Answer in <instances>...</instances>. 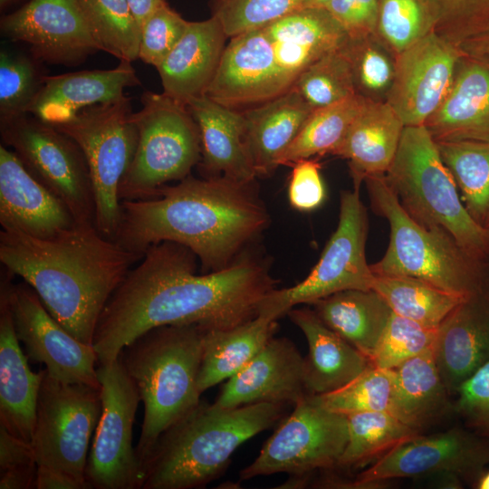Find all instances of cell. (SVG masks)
Returning <instances> with one entry per match:
<instances>
[{"instance_id":"obj_39","label":"cell","mask_w":489,"mask_h":489,"mask_svg":"<svg viewBox=\"0 0 489 489\" xmlns=\"http://www.w3.org/2000/svg\"><path fill=\"white\" fill-rule=\"evenodd\" d=\"M79 4L101 51L120 61L139 59L141 26L128 0H79Z\"/></svg>"},{"instance_id":"obj_1","label":"cell","mask_w":489,"mask_h":489,"mask_svg":"<svg viewBox=\"0 0 489 489\" xmlns=\"http://www.w3.org/2000/svg\"><path fill=\"white\" fill-rule=\"evenodd\" d=\"M196 254L169 241L151 245L107 302L92 345L98 363L119 358L139 336L159 326L197 323L228 329L258 315L275 288L265 264L242 253L228 266L197 274Z\"/></svg>"},{"instance_id":"obj_9","label":"cell","mask_w":489,"mask_h":489,"mask_svg":"<svg viewBox=\"0 0 489 489\" xmlns=\"http://www.w3.org/2000/svg\"><path fill=\"white\" fill-rule=\"evenodd\" d=\"M130 98L92 105L68 121L53 125L81 148L86 158L94 193V224L113 239L121 218L120 182L129 169L138 143L131 119Z\"/></svg>"},{"instance_id":"obj_11","label":"cell","mask_w":489,"mask_h":489,"mask_svg":"<svg viewBox=\"0 0 489 489\" xmlns=\"http://www.w3.org/2000/svg\"><path fill=\"white\" fill-rule=\"evenodd\" d=\"M101 412V388L65 383L43 369L31 441L37 465L87 481L88 449Z\"/></svg>"},{"instance_id":"obj_25","label":"cell","mask_w":489,"mask_h":489,"mask_svg":"<svg viewBox=\"0 0 489 489\" xmlns=\"http://www.w3.org/2000/svg\"><path fill=\"white\" fill-rule=\"evenodd\" d=\"M229 39L220 21L211 16L189 22L185 34L158 71L163 93L187 105L205 95Z\"/></svg>"},{"instance_id":"obj_12","label":"cell","mask_w":489,"mask_h":489,"mask_svg":"<svg viewBox=\"0 0 489 489\" xmlns=\"http://www.w3.org/2000/svg\"><path fill=\"white\" fill-rule=\"evenodd\" d=\"M240 472L241 480L286 473L301 479L337 466L348 442L347 415L330 410L317 395H306Z\"/></svg>"},{"instance_id":"obj_28","label":"cell","mask_w":489,"mask_h":489,"mask_svg":"<svg viewBox=\"0 0 489 489\" xmlns=\"http://www.w3.org/2000/svg\"><path fill=\"white\" fill-rule=\"evenodd\" d=\"M277 64L293 84L297 77L348 38L326 8H298L264 27Z\"/></svg>"},{"instance_id":"obj_30","label":"cell","mask_w":489,"mask_h":489,"mask_svg":"<svg viewBox=\"0 0 489 489\" xmlns=\"http://www.w3.org/2000/svg\"><path fill=\"white\" fill-rule=\"evenodd\" d=\"M313 110L291 88L266 102L242 111L244 143L256 176H269Z\"/></svg>"},{"instance_id":"obj_52","label":"cell","mask_w":489,"mask_h":489,"mask_svg":"<svg viewBox=\"0 0 489 489\" xmlns=\"http://www.w3.org/2000/svg\"><path fill=\"white\" fill-rule=\"evenodd\" d=\"M29 465H37L32 444L0 425V472Z\"/></svg>"},{"instance_id":"obj_20","label":"cell","mask_w":489,"mask_h":489,"mask_svg":"<svg viewBox=\"0 0 489 489\" xmlns=\"http://www.w3.org/2000/svg\"><path fill=\"white\" fill-rule=\"evenodd\" d=\"M304 359L287 338H271L236 374L228 379L214 404L232 408L255 403L294 406L306 395Z\"/></svg>"},{"instance_id":"obj_45","label":"cell","mask_w":489,"mask_h":489,"mask_svg":"<svg viewBox=\"0 0 489 489\" xmlns=\"http://www.w3.org/2000/svg\"><path fill=\"white\" fill-rule=\"evenodd\" d=\"M437 328H430L392 312L390 319L369 359L374 367L394 369L434 347Z\"/></svg>"},{"instance_id":"obj_37","label":"cell","mask_w":489,"mask_h":489,"mask_svg":"<svg viewBox=\"0 0 489 489\" xmlns=\"http://www.w3.org/2000/svg\"><path fill=\"white\" fill-rule=\"evenodd\" d=\"M471 216L489 227V141H436Z\"/></svg>"},{"instance_id":"obj_50","label":"cell","mask_w":489,"mask_h":489,"mask_svg":"<svg viewBox=\"0 0 489 489\" xmlns=\"http://www.w3.org/2000/svg\"><path fill=\"white\" fill-rule=\"evenodd\" d=\"M288 185L290 205L301 212L319 208L326 198V187L321 174V165L315 158L294 163Z\"/></svg>"},{"instance_id":"obj_53","label":"cell","mask_w":489,"mask_h":489,"mask_svg":"<svg viewBox=\"0 0 489 489\" xmlns=\"http://www.w3.org/2000/svg\"><path fill=\"white\" fill-rule=\"evenodd\" d=\"M91 485L75 476L53 468L38 465L36 489H90Z\"/></svg>"},{"instance_id":"obj_24","label":"cell","mask_w":489,"mask_h":489,"mask_svg":"<svg viewBox=\"0 0 489 489\" xmlns=\"http://www.w3.org/2000/svg\"><path fill=\"white\" fill-rule=\"evenodd\" d=\"M120 62L109 70L45 76L27 113L57 125L70 120L85 108L120 100L127 88L141 83L131 62Z\"/></svg>"},{"instance_id":"obj_56","label":"cell","mask_w":489,"mask_h":489,"mask_svg":"<svg viewBox=\"0 0 489 489\" xmlns=\"http://www.w3.org/2000/svg\"><path fill=\"white\" fill-rule=\"evenodd\" d=\"M140 26L156 9L167 4V0H128Z\"/></svg>"},{"instance_id":"obj_54","label":"cell","mask_w":489,"mask_h":489,"mask_svg":"<svg viewBox=\"0 0 489 489\" xmlns=\"http://www.w3.org/2000/svg\"><path fill=\"white\" fill-rule=\"evenodd\" d=\"M37 468V465H29L0 472V488L36 489Z\"/></svg>"},{"instance_id":"obj_55","label":"cell","mask_w":489,"mask_h":489,"mask_svg":"<svg viewBox=\"0 0 489 489\" xmlns=\"http://www.w3.org/2000/svg\"><path fill=\"white\" fill-rule=\"evenodd\" d=\"M465 55L489 61V25L459 44Z\"/></svg>"},{"instance_id":"obj_58","label":"cell","mask_w":489,"mask_h":489,"mask_svg":"<svg viewBox=\"0 0 489 489\" xmlns=\"http://www.w3.org/2000/svg\"><path fill=\"white\" fill-rule=\"evenodd\" d=\"M331 1V0H302L299 8H325Z\"/></svg>"},{"instance_id":"obj_18","label":"cell","mask_w":489,"mask_h":489,"mask_svg":"<svg viewBox=\"0 0 489 489\" xmlns=\"http://www.w3.org/2000/svg\"><path fill=\"white\" fill-rule=\"evenodd\" d=\"M463 52L436 32L396 56L394 81L387 102L404 126L425 125L453 84Z\"/></svg>"},{"instance_id":"obj_40","label":"cell","mask_w":489,"mask_h":489,"mask_svg":"<svg viewBox=\"0 0 489 489\" xmlns=\"http://www.w3.org/2000/svg\"><path fill=\"white\" fill-rule=\"evenodd\" d=\"M344 49L356 93L373 102H387L396 70V55L376 34L349 37Z\"/></svg>"},{"instance_id":"obj_5","label":"cell","mask_w":489,"mask_h":489,"mask_svg":"<svg viewBox=\"0 0 489 489\" xmlns=\"http://www.w3.org/2000/svg\"><path fill=\"white\" fill-rule=\"evenodd\" d=\"M203 331L197 323L156 327L128 344L119 356L144 405L135 446L144 473L161 434L201 401L197 379Z\"/></svg>"},{"instance_id":"obj_57","label":"cell","mask_w":489,"mask_h":489,"mask_svg":"<svg viewBox=\"0 0 489 489\" xmlns=\"http://www.w3.org/2000/svg\"><path fill=\"white\" fill-rule=\"evenodd\" d=\"M472 487L475 489H489V469L482 472Z\"/></svg>"},{"instance_id":"obj_34","label":"cell","mask_w":489,"mask_h":489,"mask_svg":"<svg viewBox=\"0 0 489 489\" xmlns=\"http://www.w3.org/2000/svg\"><path fill=\"white\" fill-rule=\"evenodd\" d=\"M314 312L333 331L368 359L390 319L392 311L374 290H345L312 303Z\"/></svg>"},{"instance_id":"obj_7","label":"cell","mask_w":489,"mask_h":489,"mask_svg":"<svg viewBox=\"0 0 489 489\" xmlns=\"http://www.w3.org/2000/svg\"><path fill=\"white\" fill-rule=\"evenodd\" d=\"M385 177L412 218L427 227L443 230L471 255L489 263V230L465 208L437 144L425 125L404 127Z\"/></svg>"},{"instance_id":"obj_21","label":"cell","mask_w":489,"mask_h":489,"mask_svg":"<svg viewBox=\"0 0 489 489\" xmlns=\"http://www.w3.org/2000/svg\"><path fill=\"white\" fill-rule=\"evenodd\" d=\"M73 216L34 177L11 149L0 145V225L36 238H51L72 227Z\"/></svg>"},{"instance_id":"obj_8","label":"cell","mask_w":489,"mask_h":489,"mask_svg":"<svg viewBox=\"0 0 489 489\" xmlns=\"http://www.w3.org/2000/svg\"><path fill=\"white\" fill-rule=\"evenodd\" d=\"M140 102L141 109L131 114L139 138L120 185L121 201L156 197L168 182L188 177L201 159L198 126L187 106L150 91L142 93Z\"/></svg>"},{"instance_id":"obj_46","label":"cell","mask_w":489,"mask_h":489,"mask_svg":"<svg viewBox=\"0 0 489 489\" xmlns=\"http://www.w3.org/2000/svg\"><path fill=\"white\" fill-rule=\"evenodd\" d=\"M302 0H208L227 36L262 28L299 8Z\"/></svg>"},{"instance_id":"obj_10","label":"cell","mask_w":489,"mask_h":489,"mask_svg":"<svg viewBox=\"0 0 489 489\" xmlns=\"http://www.w3.org/2000/svg\"><path fill=\"white\" fill-rule=\"evenodd\" d=\"M368 232L367 209L360 188L342 191L337 227L318 263L302 282L267 293L258 315L277 320L298 304H312L345 290L372 289L375 274L365 253Z\"/></svg>"},{"instance_id":"obj_59","label":"cell","mask_w":489,"mask_h":489,"mask_svg":"<svg viewBox=\"0 0 489 489\" xmlns=\"http://www.w3.org/2000/svg\"><path fill=\"white\" fill-rule=\"evenodd\" d=\"M29 0H0V9L2 12L6 13L11 7L19 5L21 6Z\"/></svg>"},{"instance_id":"obj_14","label":"cell","mask_w":489,"mask_h":489,"mask_svg":"<svg viewBox=\"0 0 489 489\" xmlns=\"http://www.w3.org/2000/svg\"><path fill=\"white\" fill-rule=\"evenodd\" d=\"M101 412L85 466L95 489H142L145 473L132 442L139 391L120 358L98 363Z\"/></svg>"},{"instance_id":"obj_43","label":"cell","mask_w":489,"mask_h":489,"mask_svg":"<svg viewBox=\"0 0 489 489\" xmlns=\"http://www.w3.org/2000/svg\"><path fill=\"white\" fill-rule=\"evenodd\" d=\"M32 54L0 51V122L27 114L45 75Z\"/></svg>"},{"instance_id":"obj_19","label":"cell","mask_w":489,"mask_h":489,"mask_svg":"<svg viewBox=\"0 0 489 489\" xmlns=\"http://www.w3.org/2000/svg\"><path fill=\"white\" fill-rule=\"evenodd\" d=\"M229 39L206 97L238 110L266 102L292 88L277 64L264 27Z\"/></svg>"},{"instance_id":"obj_6","label":"cell","mask_w":489,"mask_h":489,"mask_svg":"<svg viewBox=\"0 0 489 489\" xmlns=\"http://www.w3.org/2000/svg\"><path fill=\"white\" fill-rule=\"evenodd\" d=\"M364 182L373 209L389 225L385 254L370 264L375 274L417 278L464 298L489 290V263L471 255L443 230L412 218L385 175L369 177Z\"/></svg>"},{"instance_id":"obj_60","label":"cell","mask_w":489,"mask_h":489,"mask_svg":"<svg viewBox=\"0 0 489 489\" xmlns=\"http://www.w3.org/2000/svg\"><path fill=\"white\" fill-rule=\"evenodd\" d=\"M487 229L489 230V227Z\"/></svg>"},{"instance_id":"obj_35","label":"cell","mask_w":489,"mask_h":489,"mask_svg":"<svg viewBox=\"0 0 489 489\" xmlns=\"http://www.w3.org/2000/svg\"><path fill=\"white\" fill-rule=\"evenodd\" d=\"M372 290L394 313L430 328H438L465 299L420 279L403 275L375 274Z\"/></svg>"},{"instance_id":"obj_31","label":"cell","mask_w":489,"mask_h":489,"mask_svg":"<svg viewBox=\"0 0 489 489\" xmlns=\"http://www.w3.org/2000/svg\"><path fill=\"white\" fill-rule=\"evenodd\" d=\"M404 127L388 102L368 101L333 153L348 160L354 187L360 188L369 177L386 175Z\"/></svg>"},{"instance_id":"obj_51","label":"cell","mask_w":489,"mask_h":489,"mask_svg":"<svg viewBox=\"0 0 489 489\" xmlns=\"http://www.w3.org/2000/svg\"><path fill=\"white\" fill-rule=\"evenodd\" d=\"M325 7L349 37L376 34L379 0H331Z\"/></svg>"},{"instance_id":"obj_27","label":"cell","mask_w":489,"mask_h":489,"mask_svg":"<svg viewBox=\"0 0 489 489\" xmlns=\"http://www.w3.org/2000/svg\"><path fill=\"white\" fill-rule=\"evenodd\" d=\"M187 106L200 133L198 166L202 176L254 182L257 176L244 143L242 111L225 107L206 95L192 99Z\"/></svg>"},{"instance_id":"obj_36","label":"cell","mask_w":489,"mask_h":489,"mask_svg":"<svg viewBox=\"0 0 489 489\" xmlns=\"http://www.w3.org/2000/svg\"><path fill=\"white\" fill-rule=\"evenodd\" d=\"M348 442L337 468L364 465L422 434L390 411H367L347 415Z\"/></svg>"},{"instance_id":"obj_41","label":"cell","mask_w":489,"mask_h":489,"mask_svg":"<svg viewBox=\"0 0 489 489\" xmlns=\"http://www.w3.org/2000/svg\"><path fill=\"white\" fill-rule=\"evenodd\" d=\"M292 88L313 110L357 94L344 44L305 69Z\"/></svg>"},{"instance_id":"obj_47","label":"cell","mask_w":489,"mask_h":489,"mask_svg":"<svg viewBox=\"0 0 489 489\" xmlns=\"http://www.w3.org/2000/svg\"><path fill=\"white\" fill-rule=\"evenodd\" d=\"M435 32L459 44L489 25V0H429Z\"/></svg>"},{"instance_id":"obj_49","label":"cell","mask_w":489,"mask_h":489,"mask_svg":"<svg viewBox=\"0 0 489 489\" xmlns=\"http://www.w3.org/2000/svg\"><path fill=\"white\" fill-rule=\"evenodd\" d=\"M454 410L465 427L489 439V360L457 388Z\"/></svg>"},{"instance_id":"obj_29","label":"cell","mask_w":489,"mask_h":489,"mask_svg":"<svg viewBox=\"0 0 489 489\" xmlns=\"http://www.w3.org/2000/svg\"><path fill=\"white\" fill-rule=\"evenodd\" d=\"M287 314L307 340L303 375L309 395L339 389L370 365L364 354L329 328L314 310L292 308Z\"/></svg>"},{"instance_id":"obj_3","label":"cell","mask_w":489,"mask_h":489,"mask_svg":"<svg viewBox=\"0 0 489 489\" xmlns=\"http://www.w3.org/2000/svg\"><path fill=\"white\" fill-rule=\"evenodd\" d=\"M142 256L105 237L93 222H76L51 238L0 232L3 266L36 292L65 330L88 344L110 297Z\"/></svg>"},{"instance_id":"obj_23","label":"cell","mask_w":489,"mask_h":489,"mask_svg":"<svg viewBox=\"0 0 489 489\" xmlns=\"http://www.w3.org/2000/svg\"><path fill=\"white\" fill-rule=\"evenodd\" d=\"M436 361L449 394L489 360V290L465 298L437 328Z\"/></svg>"},{"instance_id":"obj_13","label":"cell","mask_w":489,"mask_h":489,"mask_svg":"<svg viewBox=\"0 0 489 489\" xmlns=\"http://www.w3.org/2000/svg\"><path fill=\"white\" fill-rule=\"evenodd\" d=\"M2 144L60 198L76 222H93L95 201L86 158L69 136L31 114L0 122Z\"/></svg>"},{"instance_id":"obj_17","label":"cell","mask_w":489,"mask_h":489,"mask_svg":"<svg viewBox=\"0 0 489 489\" xmlns=\"http://www.w3.org/2000/svg\"><path fill=\"white\" fill-rule=\"evenodd\" d=\"M3 36L41 62L74 66L101 51L79 0H29L0 19Z\"/></svg>"},{"instance_id":"obj_26","label":"cell","mask_w":489,"mask_h":489,"mask_svg":"<svg viewBox=\"0 0 489 489\" xmlns=\"http://www.w3.org/2000/svg\"><path fill=\"white\" fill-rule=\"evenodd\" d=\"M426 128L436 141H489V61L461 57L451 89Z\"/></svg>"},{"instance_id":"obj_4","label":"cell","mask_w":489,"mask_h":489,"mask_svg":"<svg viewBox=\"0 0 489 489\" xmlns=\"http://www.w3.org/2000/svg\"><path fill=\"white\" fill-rule=\"evenodd\" d=\"M280 403L222 408L205 401L157 440L145 465L142 489H191L216 479L243 443L283 418Z\"/></svg>"},{"instance_id":"obj_16","label":"cell","mask_w":489,"mask_h":489,"mask_svg":"<svg viewBox=\"0 0 489 489\" xmlns=\"http://www.w3.org/2000/svg\"><path fill=\"white\" fill-rule=\"evenodd\" d=\"M9 302L16 336L29 360L43 364L55 379L101 388L98 356L92 344L79 340L65 330L25 282H11Z\"/></svg>"},{"instance_id":"obj_44","label":"cell","mask_w":489,"mask_h":489,"mask_svg":"<svg viewBox=\"0 0 489 489\" xmlns=\"http://www.w3.org/2000/svg\"><path fill=\"white\" fill-rule=\"evenodd\" d=\"M393 390L394 369H383L370 364L347 385L317 397L330 410L350 415L367 411H389Z\"/></svg>"},{"instance_id":"obj_2","label":"cell","mask_w":489,"mask_h":489,"mask_svg":"<svg viewBox=\"0 0 489 489\" xmlns=\"http://www.w3.org/2000/svg\"><path fill=\"white\" fill-rule=\"evenodd\" d=\"M253 183L189 175L154 198L121 201L114 240L141 255L151 245L175 242L196 254L203 273L223 269L269 224Z\"/></svg>"},{"instance_id":"obj_32","label":"cell","mask_w":489,"mask_h":489,"mask_svg":"<svg viewBox=\"0 0 489 489\" xmlns=\"http://www.w3.org/2000/svg\"><path fill=\"white\" fill-rule=\"evenodd\" d=\"M434 347L394 369L390 412L420 433L452 408Z\"/></svg>"},{"instance_id":"obj_15","label":"cell","mask_w":489,"mask_h":489,"mask_svg":"<svg viewBox=\"0 0 489 489\" xmlns=\"http://www.w3.org/2000/svg\"><path fill=\"white\" fill-rule=\"evenodd\" d=\"M489 465V439L467 427L422 434L390 450L360 473L354 488L422 475H455L471 486Z\"/></svg>"},{"instance_id":"obj_42","label":"cell","mask_w":489,"mask_h":489,"mask_svg":"<svg viewBox=\"0 0 489 489\" xmlns=\"http://www.w3.org/2000/svg\"><path fill=\"white\" fill-rule=\"evenodd\" d=\"M435 28L429 0H379L376 34L396 56Z\"/></svg>"},{"instance_id":"obj_48","label":"cell","mask_w":489,"mask_h":489,"mask_svg":"<svg viewBox=\"0 0 489 489\" xmlns=\"http://www.w3.org/2000/svg\"><path fill=\"white\" fill-rule=\"evenodd\" d=\"M188 23L168 3L156 9L141 25L139 59L158 68L179 42Z\"/></svg>"},{"instance_id":"obj_22","label":"cell","mask_w":489,"mask_h":489,"mask_svg":"<svg viewBox=\"0 0 489 489\" xmlns=\"http://www.w3.org/2000/svg\"><path fill=\"white\" fill-rule=\"evenodd\" d=\"M14 276L4 267L0 280V425L31 443L43 369L31 370L19 345L9 302Z\"/></svg>"},{"instance_id":"obj_33","label":"cell","mask_w":489,"mask_h":489,"mask_svg":"<svg viewBox=\"0 0 489 489\" xmlns=\"http://www.w3.org/2000/svg\"><path fill=\"white\" fill-rule=\"evenodd\" d=\"M276 320L256 317L228 329H205L198 374L201 394L241 370L273 337Z\"/></svg>"},{"instance_id":"obj_38","label":"cell","mask_w":489,"mask_h":489,"mask_svg":"<svg viewBox=\"0 0 489 489\" xmlns=\"http://www.w3.org/2000/svg\"><path fill=\"white\" fill-rule=\"evenodd\" d=\"M367 102L363 97L355 94L314 110L282 156L279 165L292 166L302 159L333 155Z\"/></svg>"}]
</instances>
